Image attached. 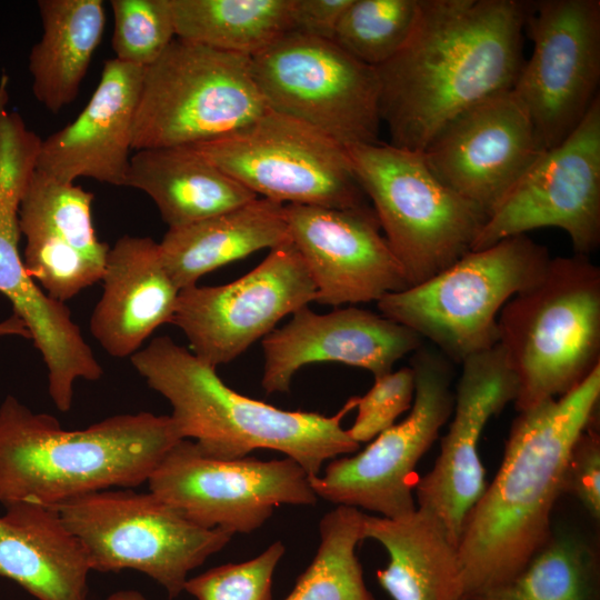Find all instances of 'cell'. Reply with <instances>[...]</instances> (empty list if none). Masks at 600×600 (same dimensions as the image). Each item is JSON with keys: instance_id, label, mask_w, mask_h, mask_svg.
I'll use <instances>...</instances> for the list:
<instances>
[{"instance_id": "1", "label": "cell", "mask_w": 600, "mask_h": 600, "mask_svg": "<svg viewBox=\"0 0 600 600\" xmlns=\"http://www.w3.org/2000/svg\"><path fill=\"white\" fill-rule=\"evenodd\" d=\"M529 1L420 0L401 50L376 68L390 144L419 151L452 118L512 89Z\"/></svg>"}, {"instance_id": "2", "label": "cell", "mask_w": 600, "mask_h": 600, "mask_svg": "<svg viewBox=\"0 0 600 600\" xmlns=\"http://www.w3.org/2000/svg\"><path fill=\"white\" fill-rule=\"evenodd\" d=\"M599 400L600 367L566 394L518 412L458 541L463 598L511 580L551 538L571 451L597 419Z\"/></svg>"}, {"instance_id": "3", "label": "cell", "mask_w": 600, "mask_h": 600, "mask_svg": "<svg viewBox=\"0 0 600 600\" xmlns=\"http://www.w3.org/2000/svg\"><path fill=\"white\" fill-rule=\"evenodd\" d=\"M180 440L170 416L117 414L70 431L8 396L0 406V503L51 507L101 490L132 489L148 481Z\"/></svg>"}, {"instance_id": "4", "label": "cell", "mask_w": 600, "mask_h": 600, "mask_svg": "<svg viewBox=\"0 0 600 600\" xmlns=\"http://www.w3.org/2000/svg\"><path fill=\"white\" fill-rule=\"evenodd\" d=\"M131 362L148 386L171 404L170 417L181 438L193 439L209 457L233 460L256 449H271L316 477L324 461L360 448L341 426L357 408L358 396L330 417L282 410L234 391L217 374V368L167 336L138 350Z\"/></svg>"}, {"instance_id": "5", "label": "cell", "mask_w": 600, "mask_h": 600, "mask_svg": "<svg viewBox=\"0 0 600 600\" xmlns=\"http://www.w3.org/2000/svg\"><path fill=\"white\" fill-rule=\"evenodd\" d=\"M498 344L518 381V412L579 386L600 367V268L589 256L550 258L501 309Z\"/></svg>"}, {"instance_id": "6", "label": "cell", "mask_w": 600, "mask_h": 600, "mask_svg": "<svg viewBox=\"0 0 600 600\" xmlns=\"http://www.w3.org/2000/svg\"><path fill=\"white\" fill-rule=\"evenodd\" d=\"M548 249L518 234L470 250L428 280L377 301L382 316L409 328L452 363L498 344L503 306L543 273Z\"/></svg>"}, {"instance_id": "7", "label": "cell", "mask_w": 600, "mask_h": 600, "mask_svg": "<svg viewBox=\"0 0 600 600\" xmlns=\"http://www.w3.org/2000/svg\"><path fill=\"white\" fill-rule=\"evenodd\" d=\"M346 149L410 286L428 280L472 249L487 214L446 187L421 152L380 142Z\"/></svg>"}, {"instance_id": "8", "label": "cell", "mask_w": 600, "mask_h": 600, "mask_svg": "<svg viewBox=\"0 0 600 600\" xmlns=\"http://www.w3.org/2000/svg\"><path fill=\"white\" fill-rule=\"evenodd\" d=\"M267 109L250 57L176 37L144 69L132 150L209 141L250 123Z\"/></svg>"}, {"instance_id": "9", "label": "cell", "mask_w": 600, "mask_h": 600, "mask_svg": "<svg viewBox=\"0 0 600 600\" xmlns=\"http://www.w3.org/2000/svg\"><path fill=\"white\" fill-rule=\"evenodd\" d=\"M51 507L83 544L91 570L140 571L171 599L184 591L189 573L233 536L198 526L150 491L108 489Z\"/></svg>"}, {"instance_id": "10", "label": "cell", "mask_w": 600, "mask_h": 600, "mask_svg": "<svg viewBox=\"0 0 600 600\" xmlns=\"http://www.w3.org/2000/svg\"><path fill=\"white\" fill-rule=\"evenodd\" d=\"M189 147L264 199L336 209L368 206L346 147L270 109L234 131Z\"/></svg>"}, {"instance_id": "11", "label": "cell", "mask_w": 600, "mask_h": 600, "mask_svg": "<svg viewBox=\"0 0 600 600\" xmlns=\"http://www.w3.org/2000/svg\"><path fill=\"white\" fill-rule=\"evenodd\" d=\"M268 109L302 121L343 147L378 143L379 81L333 41L287 32L250 57Z\"/></svg>"}, {"instance_id": "12", "label": "cell", "mask_w": 600, "mask_h": 600, "mask_svg": "<svg viewBox=\"0 0 600 600\" xmlns=\"http://www.w3.org/2000/svg\"><path fill=\"white\" fill-rule=\"evenodd\" d=\"M410 363L414 397L407 418L360 452L332 460L322 476L309 477L318 498L390 519L416 510L414 470L452 414L454 372L452 362L430 344L416 350Z\"/></svg>"}, {"instance_id": "13", "label": "cell", "mask_w": 600, "mask_h": 600, "mask_svg": "<svg viewBox=\"0 0 600 600\" xmlns=\"http://www.w3.org/2000/svg\"><path fill=\"white\" fill-rule=\"evenodd\" d=\"M147 482L192 522L232 534L257 530L276 507L313 506L318 499L307 472L290 458L216 459L188 439L167 452Z\"/></svg>"}, {"instance_id": "14", "label": "cell", "mask_w": 600, "mask_h": 600, "mask_svg": "<svg viewBox=\"0 0 600 600\" xmlns=\"http://www.w3.org/2000/svg\"><path fill=\"white\" fill-rule=\"evenodd\" d=\"M526 28L533 42L513 91L544 150L564 141L598 97L600 1H529Z\"/></svg>"}, {"instance_id": "15", "label": "cell", "mask_w": 600, "mask_h": 600, "mask_svg": "<svg viewBox=\"0 0 600 600\" xmlns=\"http://www.w3.org/2000/svg\"><path fill=\"white\" fill-rule=\"evenodd\" d=\"M314 298L311 276L289 240L234 281L180 290L171 323L184 333L197 358L217 368L233 361L283 317Z\"/></svg>"}, {"instance_id": "16", "label": "cell", "mask_w": 600, "mask_h": 600, "mask_svg": "<svg viewBox=\"0 0 600 600\" xmlns=\"http://www.w3.org/2000/svg\"><path fill=\"white\" fill-rule=\"evenodd\" d=\"M540 228L563 230L577 254L600 244V97L488 214L471 250Z\"/></svg>"}, {"instance_id": "17", "label": "cell", "mask_w": 600, "mask_h": 600, "mask_svg": "<svg viewBox=\"0 0 600 600\" xmlns=\"http://www.w3.org/2000/svg\"><path fill=\"white\" fill-rule=\"evenodd\" d=\"M546 151L527 109L509 89L457 114L421 153L446 187L488 217Z\"/></svg>"}, {"instance_id": "18", "label": "cell", "mask_w": 600, "mask_h": 600, "mask_svg": "<svg viewBox=\"0 0 600 600\" xmlns=\"http://www.w3.org/2000/svg\"><path fill=\"white\" fill-rule=\"evenodd\" d=\"M517 393V378L499 344L461 363L452 421L433 467L414 486L417 508L433 516L457 548L467 514L487 486L478 448L481 434Z\"/></svg>"}, {"instance_id": "19", "label": "cell", "mask_w": 600, "mask_h": 600, "mask_svg": "<svg viewBox=\"0 0 600 600\" xmlns=\"http://www.w3.org/2000/svg\"><path fill=\"white\" fill-rule=\"evenodd\" d=\"M290 241L316 287L314 302H377L410 287L372 207L284 204Z\"/></svg>"}, {"instance_id": "20", "label": "cell", "mask_w": 600, "mask_h": 600, "mask_svg": "<svg viewBox=\"0 0 600 600\" xmlns=\"http://www.w3.org/2000/svg\"><path fill=\"white\" fill-rule=\"evenodd\" d=\"M291 316L288 323L261 341V384L267 393L288 392L302 367L320 362L358 367L379 378L424 343L409 328L357 307L316 313L306 306Z\"/></svg>"}, {"instance_id": "21", "label": "cell", "mask_w": 600, "mask_h": 600, "mask_svg": "<svg viewBox=\"0 0 600 600\" xmlns=\"http://www.w3.org/2000/svg\"><path fill=\"white\" fill-rule=\"evenodd\" d=\"M93 199L74 182L36 170L19 201L24 268L50 298L63 303L103 274L110 247L97 238Z\"/></svg>"}, {"instance_id": "22", "label": "cell", "mask_w": 600, "mask_h": 600, "mask_svg": "<svg viewBox=\"0 0 600 600\" xmlns=\"http://www.w3.org/2000/svg\"><path fill=\"white\" fill-rule=\"evenodd\" d=\"M144 69L107 60L79 116L42 140L37 170L66 182L90 178L124 187Z\"/></svg>"}, {"instance_id": "23", "label": "cell", "mask_w": 600, "mask_h": 600, "mask_svg": "<svg viewBox=\"0 0 600 600\" xmlns=\"http://www.w3.org/2000/svg\"><path fill=\"white\" fill-rule=\"evenodd\" d=\"M20 199L0 189V292L12 303L48 370V391L61 412L70 410L78 379L103 373L63 302L50 298L28 274L19 254Z\"/></svg>"}, {"instance_id": "24", "label": "cell", "mask_w": 600, "mask_h": 600, "mask_svg": "<svg viewBox=\"0 0 600 600\" xmlns=\"http://www.w3.org/2000/svg\"><path fill=\"white\" fill-rule=\"evenodd\" d=\"M101 281L90 331L108 354L131 357L156 329L171 323L180 290L163 264L159 242L119 238L109 249Z\"/></svg>"}, {"instance_id": "25", "label": "cell", "mask_w": 600, "mask_h": 600, "mask_svg": "<svg viewBox=\"0 0 600 600\" xmlns=\"http://www.w3.org/2000/svg\"><path fill=\"white\" fill-rule=\"evenodd\" d=\"M0 516V577L37 600H88L92 571L81 541L52 507L29 501Z\"/></svg>"}, {"instance_id": "26", "label": "cell", "mask_w": 600, "mask_h": 600, "mask_svg": "<svg viewBox=\"0 0 600 600\" xmlns=\"http://www.w3.org/2000/svg\"><path fill=\"white\" fill-rule=\"evenodd\" d=\"M362 533L388 553L377 580L393 600L463 599L458 548L429 512L416 508L397 519L363 514Z\"/></svg>"}, {"instance_id": "27", "label": "cell", "mask_w": 600, "mask_h": 600, "mask_svg": "<svg viewBox=\"0 0 600 600\" xmlns=\"http://www.w3.org/2000/svg\"><path fill=\"white\" fill-rule=\"evenodd\" d=\"M289 240L284 204L258 197L196 223L168 229L159 248L169 276L182 290L219 267Z\"/></svg>"}, {"instance_id": "28", "label": "cell", "mask_w": 600, "mask_h": 600, "mask_svg": "<svg viewBox=\"0 0 600 600\" xmlns=\"http://www.w3.org/2000/svg\"><path fill=\"white\" fill-rule=\"evenodd\" d=\"M124 187L147 193L169 229L258 198L189 146L138 150L130 158Z\"/></svg>"}, {"instance_id": "29", "label": "cell", "mask_w": 600, "mask_h": 600, "mask_svg": "<svg viewBox=\"0 0 600 600\" xmlns=\"http://www.w3.org/2000/svg\"><path fill=\"white\" fill-rule=\"evenodd\" d=\"M42 36L31 48L29 72L34 98L58 113L79 94L101 42L106 11L101 0H40Z\"/></svg>"}, {"instance_id": "30", "label": "cell", "mask_w": 600, "mask_h": 600, "mask_svg": "<svg viewBox=\"0 0 600 600\" xmlns=\"http://www.w3.org/2000/svg\"><path fill=\"white\" fill-rule=\"evenodd\" d=\"M176 37L251 57L291 31V0H171Z\"/></svg>"}, {"instance_id": "31", "label": "cell", "mask_w": 600, "mask_h": 600, "mask_svg": "<svg viewBox=\"0 0 600 600\" xmlns=\"http://www.w3.org/2000/svg\"><path fill=\"white\" fill-rule=\"evenodd\" d=\"M598 567L590 549L568 533L548 542L511 580L466 600H598Z\"/></svg>"}, {"instance_id": "32", "label": "cell", "mask_w": 600, "mask_h": 600, "mask_svg": "<svg viewBox=\"0 0 600 600\" xmlns=\"http://www.w3.org/2000/svg\"><path fill=\"white\" fill-rule=\"evenodd\" d=\"M359 509L337 506L319 523L316 556L284 600H378L368 589L357 556L364 540Z\"/></svg>"}, {"instance_id": "33", "label": "cell", "mask_w": 600, "mask_h": 600, "mask_svg": "<svg viewBox=\"0 0 600 600\" xmlns=\"http://www.w3.org/2000/svg\"><path fill=\"white\" fill-rule=\"evenodd\" d=\"M420 0H351L332 41L358 61L377 68L408 41Z\"/></svg>"}, {"instance_id": "34", "label": "cell", "mask_w": 600, "mask_h": 600, "mask_svg": "<svg viewBox=\"0 0 600 600\" xmlns=\"http://www.w3.org/2000/svg\"><path fill=\"white\" fill-rule=\"evenodd\" d=\"M117 60L147 68L176 38L171 0H111Z\"/></svg>"}, {"instance_id": "35", "label": "cell", "mask_w": 600, "mask_h": 600, "mask_svg": "<svg viewBox=\"0 0 600 600\" xmlns=\"http://www.w3.org/2000/svg\"><path fill=\"white\" fill-rule=\"evenodd\" d=\"M283 553L284 546L276 541L251 560L189 578L184 591L197 600H272V578Z\"/></svg>"}, {"instance_id": "36", "label": "cell", "mask_w": 600, "mask_h": 600, "mask_svg": "<svg viewBox=\"0 0 600 600\" xmlns=\"http://www.w3.org/2000/svg\"><path fill=\"white\" fill-rule=\"evenodd\" d=\"M413 397L414 372L410 366L374 378L370 390L358 399V413L348 434L359 444L371 441L410 410Z\"/></svg>"}, {"instance_id": "37", "label": "cell", "mask_w": 600, "mask_h": 600, "mask_svg": "<svg viewBox=\"0 0 600 600\" xmlns=\"http://www.w3.org/2000/svg\"><path fill=\"white\" fill-rule=\"evenodd\" d=\"M9 78H0V188L21 198L37 170L42 139L27 129L19 113L8 109Z\"/></svg>"}, {"instance_id": "38", "label": "cell", "mask_w": 600, "mask_h": 600, "mask_svg": "<svg viewBox=\"0 0 600 600\" xmlns=\"http://www.w3.org/2000/svg\"><path fill=\"white\" fill-rule=\"evenodd\" d=\"M564 492L573 494L589 514L600 518V436L596 420L577 440L567 466Z\"/></svg>"}, {"instance_id": "39", "label": "cell", "mask_w": 600, "mask_h": 600, "mask_svg": "<svg viewBox=\"0 0 600 600\" xmlns=\"http://www.w3.org/2000/svg\"><path fill=\"white\" fill-rule=\"evenodd\" d=\"M351 0H291V31L332 41Z\"/></svg>"}, {"instance_id": "40", "label": "cell", "mask_w": 600, "mask_h": 600, "mask_svg": "<svg viewBox=\"0 0 600 600\" xmlns=\"http://www.w3.org/2000/svg\"><path fill=\"white\" fill-rule=\"evenodd\" d=\"M0 336H20L27 339L30 338L23 322L16 314L0 322Z\"/></svg>"}, {"instance_id": "41", "label": "cell", "mask_w": 600, "mask_h": 600, "mask_svg": "<svg viewBox=\"0 0 600 600\" xmlns=\"http://www.w3.org/2000/svg\"><path fill=\"white\" fill-rule=\"evenodd\" d=\"M104 600H149V599H147L142 593L136 590H119L108 596Z\"/></svg>"}, {"instance_id": "42", "label": "cell", "mask_w": 600, "mask_h": 600, "mask_svg": "<svg viewBox=\"0 0 600 600\" xmlns=\"http://www.w3.org/2000/svg\"><path fill=\"white\" fill-rule=\"evenodd\" d=\"M461 600H466V599H461Z\"/></svg>"}]
</instances>
